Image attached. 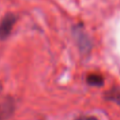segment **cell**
<instances>
[{
  "label": "cell",
  "mask_w": 120,
  "mask_h": 120,
  "mask_svg": "<svg viewBox=\"0 0 120 120\" xmlns=\"http://www.w3.org/2000/svg\"><path fill=\"white\" fill-rule=\"evenodd\" d=\"M1 89H2V86H1V84H0V91H1Z\"/></svg>",
  "instance_id": "obj_7"
},
{
  "label": "cell",
  "mask_w": 120,
  "mask_h": 120,
  "mask_svg": "<svg viewBox=\"0 0 120 120\" xmlns=\"http://www.w3.org/2000/svg\"><path fill=\"white\" fill-rule=\"evenodd\" d=\"M76 39L78 41L79 48L81 50H90L89 39L85 34L82 33V31H76Z\"/></svg>",
  "instance_id": "obj_3"
},
{
  "label": "cell",
  "mask_w": 120,
  "mask_h": 120,
  "mask_svg": "<svg viewBox=\"0 0 120 120\" xmlns=\"http://www.w3.org/2000/svg\"><path fill=\"white\" fill-rule=\"evenodd\" d=\"M14 111V106L11 102H4V103L0 104V120L6 119L13 114Z\"/></svg>",
  "instance_id": "obj_2"
},
{
  "label": "cell",
  "mask_w": 120,
  "mask_h": 120,
  "mask_svg": "<svg viewBox=\"0 0 120 120\" xmlns=\"http://www.w3.org/2000/svg\"><path fill=\"white\" fill-rule=\"evenodd\" d=\"M16 21V17L13 14H6L0 22V40H4L10 36L13 26Z\"/></svg>",
  "instance_id": "obj_1"
},
{
  "label": "cell",
  "mask_w": 120,
  "mask_h": 120,
  "mask_svg": "<svg viewBox=\"0 0 120 120\" xmlns=\"http://www.w3.org/2000/svg\"><path fill=\"white\" fill-rule=\"evenodd\" d=\"M111 100L117 102L118 104H120V94H112V96L110 97Z\"/></svg>",
  "instance_id": "obj_5"
},
{
  "label": "cell",
  "mask_w": 120,
  "mask_h": 120,
  "mask_svg": "<svg viewBox=\"0 0 120 120\" xmlns=\"http://www.w3.org/2000/svg\"><path fill=\"white\" fill-rule=\"evenodd\" d=\"M87 84L92 86H102L103 85V78L98 74H91L86 77Z\"/></svg>",
  "instance_id": "obj_4"
},
{
  "label": "cell",
  "mask_w": 120,
  "mask_h": 120,
  "mask_svg": "<svg viewBox=\"0 0 120 120\" xmlns=\"http://www.w3.org/2000/svg\"><path fill=\"white\" fill-rule=\"evenodd\" d=\"M75 120H99V119L94 116H82V117H78Z\"/></svg>",
  "instance_id": "obj_6"
}]
</instances>
